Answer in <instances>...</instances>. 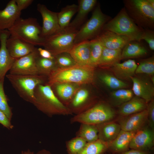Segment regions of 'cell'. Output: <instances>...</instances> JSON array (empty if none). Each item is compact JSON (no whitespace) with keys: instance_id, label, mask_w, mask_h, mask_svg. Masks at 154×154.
<instances>
[{"instance_id":"cell-4","label":"cell","mask_w":154,"mask_h":154,"mask_svg":"<svg viewBox=\"0 0 154 154\" xmlns=\"http://www.w3.org/2000/svg\"><path fill=\"white\" fill-rule=\"evenodd\" d=\"M42 27L37 19L20 18L8 30L10 35L36 46H42L44 38L41 37Z\"/></svg>"},{"instance_id":"cell-37","label":"cell","mask_w":154,"mask_h":154,"mask_svg":"<svg viewBox=\"0 0 154 154\" xmlns=\"http://www.w3.org/2000/svg\"><path fill=\"white\" fill-rule=\"evenodd\" d=\"M4 78L0 80V111L3 113L9 119L12 113L7 102L4 89Z\"/></svg>"},{"instance_id":"cell-30","label":"cell","mask_w":154,"mask_h":154,"mask_svg":"<svg viewBox=\"0 0 154 154\" xmlns=\"http://www.w3.org/2000/svg\"><path fill=\"white\" fill-rule=\"evenodd\" d=\"M133 94L130 90L121 89L115 90L110 94V102L114 106H119L130 100L133 97Z\"/></svg>"},{"instance_id":"cell-23","label":"cell","mask_w":154,"mask_h":154,"mask_svg":"<svg viewBox=\"0 0 154 154\" xmlns=\"http://www.w3.org/2000/svg\"><path fill=\"white\" fill-rule=\"evenodd\" d=\"M96 126L98 130V139L108 144L116 138L121 130L119 124L115 123H104Z\"/></svg>"},{"instance_id":"cell-9","label":"cell","mask_w":154,"mask_h":154,"mask_svg":"<svg viewBox=\"0 0 154 154\" xmlns=\"http://www.w3.org/2000/svg\"><path fill=\"white\" fill-rule=\"evenodd\" d=\"M115 115V111L109 105L100 103L75 116L70 122L97 125L112 119Z\"/></svg>"},{"instance_id":"cell-7","label":"cell","mask_w":154,"mask_h":154,"mask_svg":"<svg viewBox=\"0 0 154 154\" xmlns=\"http://www.w3.org/2000/svg\"><path fill=\"white\" fill-rule=\"evenodd\" d=\"M6 77L18 94L24 99L34 102V90L39 84H43L46 76L37 75H15L10 74Z\"/></svg>"},{"instance_id":"cell-32","label":"cell","mask_w":154,"mask_h":154,"mask_svg":"<svg viewBox=\"0 0 154 154\" xmlns=\"http://www.w3.org/2000/svg\"><path fill=\"white\" fill-rule=\"evenodd\" d=\"M99 78L106 86L112 89H124L129 86L127 83L109 73L102 74L99 76Z\"/></svg>"},{"instance_id":"cell-18","label":"cell","mask_w":154,"mask_h":154,"mask_svg":"<svg viewBox=\"0 0 154 154\" xmlns=\"http://www.w3.org/2000/svg\"><path fill=\"white\" fill-rule=\"evenodd\" d=\"M6 46L10 55L15 59L28 55L36 48L35 46L11 35L7 40Z\"/></svg>"},{"instance_id":"cell-11","label":"cell","mask_w":154,"mask_h":154,"mask_svg":"<svg viewBox=\"0 0 154 154\" xmlns=\"http://www.w3.org/2000/svg\"><path fill=\"white\" fill-rule=\"evenodd\" d=\"M37 9L40 14L42 20L41 37L44 38L60 31L62 29L59 24L58 13L48 9L43 4L37 5Z\"/></svg>"},{"instance_id":"cell-47","label":"cell","mask_w":154,"mask_h":154,"mask_svg":"<svg viewBox=\"0 0 154 154\" xmlns=\"http://www.w3.org/2000/svg\"><path fill=\"white\" fill-rule=\"evenodd\" d=\"M149 5L153 8H154V0H147Z\"/></svg>"},{"instance_id":"cell-27","label":"cell","mask_w":154,"mask_h":154,"mask_svg":"<svg viewBox=\"0 0 154 154\" xmlns=\"http://www.w3.org/2000/svg\"><path fill=\"white\" fill-rule=\"evenodd\" d=\"M78 9V5L73 4L67 5L58 13V23L61 29H65L68 26L71 19L77 12Z\"/></svg>"},{"instance_id":"cell-5","label":"cell","mask_w":154,"mask_h":154,"mask_svg":"<svg viewBox=\"0 0 154 154\" xmlns=\"http://www.w3.org/2000/svg\"><path fill=\"white\" fill-rule=\"evenodd\" d=\"M124 8L129 16L138 26L153 30L154 8L147 0H125Z\"/></svg>"},{"instance_id":"cell-6","label":"cell","mask_w":154,"mask_h":154,"mask_svg":"<svg viewBox=\"0 0 154 154\" xmlns=\"http://www.w3.org/2000/svg\"><path fill=\"white\" fill-rule=\"evenodd\" d=\"M110 19V17L102 12L100 5H98L90 18L78 31L74 44L97 37L102 32L105 24Z\"/></svg>"},{"instance_id":"cell-8","label":"cell","mask_w":154,"mask_h":154,"mask_svg":"<svg viewBox=\"0 0 154 154\" xmlns=\"http://www.w3.org/2000/svg\"><path fill=\"white\" fill-rule=\"evenodd\" d=\"M78 31L68 27L44 38L42 46L54 56L63 52L68 53L74 45Z\"/></svg>"},{"instance_id":"cell-14","label":"cell","mask_w":154,"mask_h":154,"mask_svg":"<svg viewBox=\"0 0 154 154\" xmlns=\"http://www.w3.org/2000/svg\"><path fill=\"white\" fill-rule=\"evenodd\" d=\"M131 80L133 82L132 91L135 96L143 99L147 103L153 99L154 86L151 80L134 76Z\"/></svg>"},{"instance_id":"cell-12","label":"cell","mask_w":154,"mask_h":154,"mask_svg":"<svg viewBox=\"0 0 154 154\" xmlns=\"http://www.w3.org/2000/svg\"><path fill=\"white\" fill-rule=\"evenodd\" d=\"M154 143V130L150 127L142 128L135 133L129 145L131 149L146 151Z\"/></svg>"},{"instance_id":"cell-42","label":"cell","mask_w":154,"mask_h":154,"mask_svg":"<svg viewBox=\"0 0 154 154\" xmlns=\"http://www.w3.org/2000/svg\"><path fill=\"white\" fill-rule=\"evenodd\" d=\"M17 8L21 11L28 7L33 1V0H15Z\"/></svg>"},{"instance_id":"cell-2","label":"cell","mask_w":154,"mask_h":154,"mask_svg":"<svg viewBox=\"0 0 154 154\" xmlns=\"http://www.w3.org/2000/svg\"><path fill=\"white\" fill-rule=\"evenodd\" d=\"M144 29L137 25L128 14L124 7L104 25L102 31H110L140 42Z\"/></svg>"},{"instance_id":"cell-35","label":"cell","mask_w":154,"mask_h":154,"mask_svg":"<svg viewBox=\"0 0 154 154\" xmlns=\"http://www.w3.org/2000/svg\"><path fill=\"white\" fill-rule=\"evenodd\" d=\"M87 142L82 138L76 136L66 143L68 154H79L83 150Z\"/></svg>"},{"instance_id":"cell-22","label":"cell","mask_w":154,"mask_h":154,"mask_svg":"<svg viewBox=\"0 0 154 154\" xmlns=\"http://www.w3.org/2000/svg\"><path fill=\"white\" fill-rule=\"evenodd\" d=\"M147 103L143 99L135 96L119 106V114L126 116L147 109Z\"/></svg>"},{"instance_id":"cell-20","label":"cell","mask_w":154,"mask_h":154,"mask_svg":"<svg viewBox=\"0 0 154 154\" xmlns=\"http://www.w3.org/2000/svg\"><path fill=\"white\" fill-rule=\"evenodd\" d=\"M68 53L76 64L91 66L89 40L74 44Z\"/></svg>"},{"instance_id":"cell-10","label":"cell","mask_w":154,"mask_h":154,"mask_svg":"<svg viewBox=\"0 0 154 154\" xmlns=\"http://www.w3.org/2000/svg\"><path fill=\"white\" fill-rule=\"evenodd\" d=\"M39 55L37 48H36L30 54L16 59L9 70V74L22 75H38L36 60Z\"/></svg>"},{"instance_id":"cell-46","label":"cell","mask_w":154,"mask_h":154,"mask_svg":"<svg viewBox=\"0 0 154 154\" xmlns=\"http://www.w3.org/2000/svg\"><path fill=\"white\" fill-rule=\"evenodd\" d=\"M37 154H51L50 153L46 150H42L40 151Z\"/></svg>"},{"instance_id":"cell-44","label":"cell","mask_w":154,"mask_h":154,"mask_svg":"<svg viewBox=\"0 0 154 154\" xmlns=\"http://www.w3.org/2000/svg\"><path fill=\"white\" fill-rule=\"evenodd\" d=\"M0 123L6 127L10 126L9 119L2 112L0 111Z\"/></svg>"},{"instance_id":"cell-31","label":"cell","mask_w":154,"mask_h":154,"mask_svg":"<svg viewBox=\"0 0 154 154\" xmlns=\"http://www.w3.org/2000/svg\"><path fill=\"white\" fill-rule=\"evenodd\" d=\"M36 63L39 75L47 78L51 72L57 68L54 60L45 58L39 55L36 60Z\"/></svg>"},{"instance_id":"cell-33","label":"cell","mask_w":154,"mask_h":154,"mask_svg":"<svg viewBox=\"0 0 154 154\" xmlns=\"http://www.w3.org/2000/svg\"><path fill=\"white\" fill-rule=\"evenodd\" d=\"M108 148V143L98 139L94 141L87 142L79 154H102Z\"/></svg>"},{"instance_id":"cell-41","label":"cell","mask_w":154,"mask_h":154,"mask_svg":"<svg viewBox=\"0 0 154 154\" xmlns=\"http://www.w3.org/2000/svg\"><path fill=\"white\" fill-rule=\"evenodd\" d=\"M147 121L149 126L154 130V100L153 99L147 105Z\"/></svg>"},{"instance_id":"cell-43","label":"cell","mask_w":154,"mask_h":154,"mask_svg":"<svg viewBox=\"0 0 154 154\" xmlns=\"http://www.w3.org/2000/svg\"><path fill=\"white\" fill-rule=\"evenodd\" d=\"M39 55L41 57L48 59H54V57L48 50L41 48H37Z\"/></svg>"},{"instance_id":"cell-15","label":"cell","mask_w":154,"mask_h":154,"mask_svg":"<svg viewBox=\"0 0 154 154\" xmlns=\"http://www.w3.org/2000/svg\"><path fill=\"white\" fill-rule=\"evenodd\" d=\"M97 37L104 47L114 50H122L131 41L126 36L108 31H102Z\"/></svg>"},{"instance_id":"cell-3","label":"cell","mask_w":154,"mask_h":154,"mask_svg":"<svg viewBox=\"0 0 154 154\" xmlns=\"http://www.w3.org/2000/svg\"><path fill=\"white\" fill-rule=\"evenodd\" d=\"M34 102L42 111L52 114L68 115L71 114L70 110L57 98L51 87L39 84L34 90Z\"/></svg>"},{"instance_id":"cell-21","label":"cell","mask_w":154,"mask_h":154,"mask_svg":"<svg viewBox=\"0 0 154 154\" xmlns=\"http://www.w3.org/2000/svg\"><path fill=\"white\" fill-rule=\"evenodd\" d=\"M137 66L135 60L129 59L122 63H117L111 67L115 76L123 81L131 80L135 74Z\"/></svg>"},{"instance_id":"cell-17","label":"cell","mask_w":154,"mask_h":154,"mask_svg":"<svg viewBox=\"0 0 154 154\" xmlns=\"http://www.w3.org/2000/svg\"><path fill=\"white\" fill-rule=\"evenodd\" d=\"M119 123L121 129L125 131L136 132L141 128L147 121V110L126 116Z\"/></svg>"},{"instance_id":"cell-34","label":"cell","mask_w":154,"mask_h":154,"mask_svg":"<svg viewBox=\"0 0 154 154\" xmlns=\"http://www.w3.org/2000/svg\"><path fill=\"white\" fill-rule=\"evenodd\" d=\"M58 96L64 100H70L74 94L75 88L69 83H62L53 85Z\"/></svg>"},{"instance_id":"cell-39","label":"cell","mask_w":154,"mask_h":154,"mask_svg":"<svg viewBox=\"0 0 154 154\" xmlns=\"http://www.w3.org/2000/svg\"><path fill=\"white\" fill-rule=\"evenodd\" d=\"M89 96L88 90L82 89L78 91L76 94L72 102V107L77 108L84 105L87 100Z\"/></svg>"},{"instance_id":"cell-40","label":"cell","mask_w":154,"mask_h":154,"mask_svg":"<svg viewBox=\"0 0 154 154\" xmlns=\"http://www.w3.org/2000/svg\"><path fill=\"white\" fill-rule=\"evenodd\" d=\"M145 40L149 45L150 49L154 50V31L149 29H144L141 40Z\"/></svg>"},{"instance_id":"cell-36","label":"cell","mask_w":154,"mask_h":154,"mask_svg":"<svg viewBox=\"0 0 154 154\" xmlns=\"http://www.w3.org/2000/svg\"><path fill=\"white\" fill-rule=\"evenodd\" d=\"M135 74H145L153 76L154 74V57L152 56L142 60L137 66Z\"/></svg>"},{"instance_id":"cell-25","label":"cell","mask_w":154,"mask_h":154,"mask_svg":"<svg viewBox=\"0 0 154 154\" xmlns=\"http://www.w3.org/2000/svg\"><path fill=\"white\" fill-rule=\"evenodd\" d=\"M139 42L135 41L129 42L122 50L121 59L137 58L146 55L147 49Z\"/></svg>"},{"instance_id":"cell-28","label":"cell","mask_w":154,"mask_h":154,"mask_svg":"<svg viewBox=\"0 0 154 154\" xmlns=\"http://www.w3.org/2000/svg\"><path fill=\"white\" fill-rule=\"evenodd\" d=\"M76 135L82 138L87 142L94 141L98 139V129L96 125L81 123Z\"/></svg>"},{"instance_id":"cell-19","label":"cell","mask_w":154,"mask_h":154,"mask_svg":"<svg viewBox=\"0 0 154 154\" xmlns=\"http://www.w3.org/2000/svg\"><path fill=\"white\" fill-rule=\"evenodd\" d=\"M96 0H80L78 1L77 13L67 27L78 31L82 25L88 14L97 3Z\"/></svg>"},{"instance_id":"cell-1","label":"cell","mask_w":154,"mask_h":154,"mask_svg":"<svg viewBox=\"0 0 154 154\" xmlns=\"http://www.w3.org/2000/svg\"><path fill=\"white\" fill-rule=\"evenodd\" d=\"M95 68L77 64L68 67L57 68L47 77L46 84L50 86L62 83L89 84L93 80Z\"/></svg>"},{"instance_id":"cell-16","label":"cell","mask_w":154,"mask_h":154,"mask_svg":"<svg viewBox=\"0 0 154 154\" xmlns=\"http://www.w3.org/2000/svg\"><path fill=\"white\" fill-rule=\"evenodd\" d=\"M21 12L18 9L15 0H11L6 7L0 10V31L8 30L20 18Z\"/></svg>"},{"instance_id":"cell-38","label":"cell","mask_w":154,"mask_h":154,"mask_svg":"<svg viewBox=\"0 0 154 154\" xmlns=\"http://www.w3.org/2000/svg\"><path fill=\"white\" fill-rule=\"evenodd\" d=\"M56 65L61 67H66L76 64L70 54L63 52L54 56Z\"/></svg>"},{"instance_id":"cell-45","label":"cell","mask_w":154,"mask_h":154,"mask_svg":"<svg viewBox=\"0 0 154 154\" xmlns=\"http://www.w3.org/2000/svg\"><path fill=\"white\" fill-rule=\"evenodd\" d=\"M121 154H149L146 151L135 149H132L122 153Z\"/></svg>"},{"instance_id":"cell-13","label":"cell","mask_w":154,"mask_h":154,"mask_svg":"<svg viewBox=\"0 0 154 154\" xmlns=\"http://www.w3.org/2000/svg\"><path fill=\"white\" fill-rule=\"evenodd\" d=\"M10 36L8 30L0 31V80L5 78L16 59L10 55L7 47V40Z\"/></svg>"},{"instance_id":"cell-29","label":"cell","mask_w":154,"mask_h":154,"mask_svg":"<svg viewBox=\"0 0 154 154\" xmlns=\"http://www.w3.org/2000/svg\"><path fill=\"white\" fill-rule=\"evenodd\" d=\"M89 41L90 65L95 68L98 66L104 47L99 39L97 37Z\"/></svg>"},{"instance_id":"cell-24","label":"cell","mask_w":154,"mask_h":154,"mask_svg":"<svg viewBox=\"0 0 154 154\" xmlns=\"http://www.w3.org/2000/svg\"><path fill=\"white\" fill-rule=\"evenodd\" d=\"M135 132L121 130L116 138L108 143V148L115 152H123L127 151Z\"/></svg>"},{"instance_id":"cell-48","label":"cell","mask_w":154,"mask_h":154,"mask_svg":"<svg viewBox=\"0 0 154 154\" xmlns=\"http://www.w3.org/2000/svg\"><path fill=\"white\" fill-rule=\"evenodd\" d=\"M22 154H33V153L29 151L25 152L22 153Z\"/></svg>"},{"instance_id":"cell-26","label":"cell","mask_w":154,"mask_h":154,"mask_svg":"<svg viewBox=\"0 0 154 154\" xmlns=\"http://www.w3.org/2000/svg\"><path fill=\"white\" fill-rule=\"evenodd\" d=\"M122 50H114L105 47L103 50L98 66L111 67L119 63L121 59Z\"/></svg>"}]
</instances>
